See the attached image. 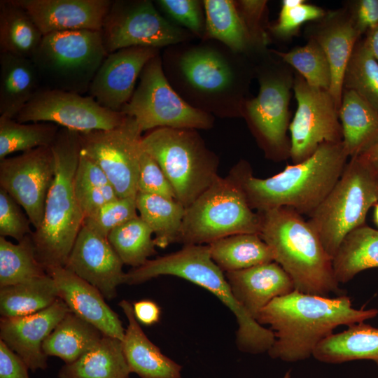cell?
<instances>
[{
  "instance_id": "7",
  "label": "cell",
  "mask_w": 378,
  "mask_h": 378,
  "mask_svg": "<svg viewBox=\"0 0 378 378\" xmlns=\"http://www.w3.org/2000/svg\"><path fill=\"white\" fill-rule=\"evenodd\" d=\"M141 146L158 163L185 208L219 176L218 157L197 130L156 128L142 136Z\"/></svg>"
},
{
  "instance_id": "13",
  "label": "cell",
  "mask_w": 378,
  "mask_h": 378,
  "mask_svg": "<svg viewBox=\"0 0 378 378\" xmlns=\"http://www.w3.org/2000/svg\"><path fill=\"white\" fill-rule=\"evenodd\" d=\"M100 32L107 54L136 46L162 50L195 39L166 18L150 0L112 1Z\"/></svg>"
},
{
  "instance_id": "35",
  "label": "cell",
  "mask_w": 378,
  "mask_h": 378,
  "mask_svg": "<svg viewBox=\"0 0 378 378\" xmlns=\"http://www.w3.org/2000/svg\"><path fill=\"white\" fill-rule=\"evenodd\" d=\"M43 37L29 15L14 0L0 1V52L31 59Z\"/></svg>"
},
{
  "instance_id": "25",
  "label": "cell",
  "mask_w": 378,
  "mask_h": 378,
  "mask_svg": "<svg viewBox=\"0 0 378 378\" xmlns=\"http://www.w3.org/2000/svg\"><path fill=\"white\" fill-rule=\"evenodd\" d=\"M359 35L352 18L333 13L320 24L312 38L328 59L331 71L328 92L338 111L342 104L345 69Z\"/></svg>"
},
{
  "instance_id": "48",
  "label": "cell",
  "mask_w": 378,
  "mask_h": 378,
  "mask_svg": "<svg viewBox=\"0 0 378 378\" xmlns=\"http://www.w3.org/2000/svg\"><path fill=\"white\" fill-rule=\"evenodd\" d=\"M108 184L111 183L103 170L80 150L74 182L76 196Z\"/></svg>"
},
{
  "instance_id": "42",
  "label": "cell",
  "mask_w": 378,
  "mask_h": 378,
  "mask_svg": "<svg viewBox=\"0 0 378 378\" xmlns=\"http://www.w3.org/2000/svg\"><path fill=\"white\" fill-rule=\"evenodd\" d=\"M154 4L169 20L190 31L195 38H204L205 14L203 1L156 0Z\"/></svg>"
},
{
  "instance_id": "41",
  "label": "cell",
  "mask_w": 378,
  "mask_h": 378,
  "mask_svg": "<svg viewBox=\"0 0 378 378\" xmlns=\"http://www.w3.org/2000/svg\"><path fill=\"white\" fill-rule=\"evenodd\" d=\"M270 51L293 66L309 85L329 90L330 67L324 51L315 40L312 38L305 46L288 52Z\"/></svg>"
},
{
  "instance_id": "16",
  "label": "cell",
  "mask_w": 378,
  "mask_h": 378,
  "mask_svg": "<svg viewBox=\"0 0 378 378\" xmlns=\"http://www.w3.org/2000/svg\"><path fill=\"white\" fill-rule=\"evenodd\" d=\"M126 118L88 95L41 88L15 119L20 122H52L82 133L115 128Z\"/></svg>"
},
{
  "instance_id": "54",
  "label": "cell",
  "mask_w": 378,
  "mask_h": 378,
  "mask_svg": "<svg viewBox=\"0 0 378 378\" xmlns=\"http://www.w3.org/2000/svg\"><path fill=\"white\" fill-rule=\"evenodd\" d=\"M359 156L378 171V141Z\"/></svg>"
},
{
  "instance_id": "26",
  "label": "cell",
  "mask_w": 378,
  "mask_h": 378,
  "mask_svg": "<svg viewBox=\"0 0 378 378\" xmlns=\"http://www.w3.org/2000/svg\"><path fill=\"white\" fill-rule=\"evenodd\" d=\"M41 88L31 59L0 52V117L15 119Z\"/></svg>"
},
{
  "instance_id": "46",
  "label": "cell",
  "mask_w": 378,
  "mask_h": 378,
  "mask_svg": "<svg viewBox=\"0 0 378 378\" xmlns=\"http://www.w3.org/2000/svg\"><path fill=\"white\" fill-rule=\"evenodd\" d=\"M137 192L176 200L174 188L164 172L143 148L139 160Z\"/></svg>"
},
{
  "instance_id": "34",
  "label": "cell",
  "mask_w": 378,
  "mask_h": 378,
  "mask_svg": "<svg viewBox=\"0 0 378 378\" xmlns=\"http://www.w3.org/2000/svg\"><path fill=\"white\" fill-rule=\"evenodd\" d=\"M207 245L212 260L225 272L274 261L272 249L258 234H236Z\"/></svg>"
},
{
  "instance_id": "51",
  "label": "cell",
  "mask_w": 378,
  "mask_h": 378,
  "mask_svg": "<svg viewBox=\"0 0 378 378\" xmlns=\"http://www.w3.org/2000/svg\"><path fill=\"white\" fill-rule=\"evenodd\" d=\"M360 34L378 24V0H361L351 17Z\"/></svg>"
},
{
  "instance_id": "14",
  "label": "cell",
  "mask_w": 378,
  "mask_h": 378,
  "mask_svg": "<svg viewBox=\"0 0 378 378\" xmlns=\"http://www.w3.org/2000/svg\"><path fill=\"white\" fill-rule=\"evenodd\" d=\"M142 133L127 115L115 128L79 133L81 151L103 170L119 198L136 196Z\"/></svg>"
},
{
  "instance_id": "4",
  "label": "cell",
  "mask_w": 378,
  "mask_h": 378,
  "mask_svg": "<svg viewBox=\"0 0 378 378\" xmlns=\"http://www.w3.org/2000/svg\"><path fill=\"white\" fill-rule=\"evenodd\" d=\"M258 213L259 235L272 249L274 261L292 279L295 290L325 297L343 295L335 276L332 258L301 214L288 207Z\"/></svg>"
},
{
  "instance_id": "36",
  "label": "cell",
  "mask_w": 378,
  "mask_h": 378,
  "mask_svg": "<svg viewBox=\"0 0 378 378\" xmlns=\"http://www.w3.org/2000/svg\"><path fill=\"white\" fill-rule=\"evenodd\" d=\"M136 209L139 216L155 235L157 247L164 248L178 242L186 208L176 200L137 192Z\"/></svg>"
},
{
  "instance_id": "23",
  "label": "cell",
  "mask_w": 378,
  "mask_h": 378,
  "mask_svg": "<svg viewBox=\"0 0 378 378\" xmlns=\"http://www.w3.org/2000/svg\"><path fill=\"white\" fill-rule=\"evenodd\" d=\"M225 275L235 299L255 320L274 299L295 290L292 279L275 261Z\"/></svg>"
},
{
  "instance_id": "38",
  "label": "cell",
  "mask_w": 378,
  "mask_h": 378,
  "mask_svg": "<svg viewBox=\"0 0 378 378\" xmlns=\"http://www.w3.org/2000/svg\"><path fill=\"white\" fill-rule=\"evenodd\" d=\"M59 129L52 122H20L0 117V160L17 152L51 146Z\"/></svg>"
},
{
  "instance_id": "33",
  "label": "cell",
  "mask_w": 378,
  "mask_h": 378,
  "mask_svg": "<svg viewBox=\"0 0 378 378\" xmlns=\"http://www.w3.org/2000/svg\"><path fill=\"white\" fill-rule=\"evenodd\" d=\"M332 267L339 284L378 267V230L364 225L349 232L332 258Z\"/></svg>"
},
{
  "instance_id": "1",
  "label": "cell",
  "mask_w": 378,
  "mask_h": 378,
  "mask_svg": "<svg viewBox=\"0 0 378 378\" xmlns=\"http://www.w3.org/2000/svg\"><path fill=\"white\" fill-rule=\"evenodd\" d=\"M161 50L167 80L192 107L223 118L242 117L254 66L247 57L207 38Z\"/></svg>"
},
{
  "instance_id": "31",
  "label": "cell",
  "mask_w": 378,
  "mask_h": 378,
  "mask_svg": "<svg viewBox=\"0 0 378 378\" xmlns=\"http://www.w3.org/2000/svg\"><path fill=\"white\" fill-rule=\"evenodd\" d=\"M59 298L54 279L46 274L0 287V314L4 318L34 314L49 307Z\"/></svg>"
},
{
  "instance_id": "24",
  "label": "cell",
  "mask_w": 378,
  "mask_h": 378,
  "mask_svg": "<svg viewBox=\"0 0 378 378\" xmlns=\"http://www.w3.org/2000/svg\"><path fill=\"white\" fill-rule=\"evenodd\" d=\"M119 306L128 321L122 343L130 372L140 378H181L182 366L162 354L147 337L135 318L132 304L122 300Z\"/></svg>"
},
{
  "instance_id": "53",
  "label": "cell",
  "mask_w": 378,
  "mask_h": 378,
  "mask_svg": "<svg viewBox=\"0 0 378 378\" xmlns=\"http://www.w3.org/2000/svg\"><path fill=\"white\" fill-rule=\"evenodd\" d=\"M364 43L378 62V24L368 31V35Z\"/></svg>"
},
{
  "instance_id": "20",
  "label": "cell",
  "mask_w": 378,
  "mask_h": 378,
  "mask_svg": "<svg viewBox=\"0 0 378 378\" xmlns=\"http://www.w3.org/2000/svg\"><path fill=\"white\" fill-rule=\"evenodd\" d=\"M69 312L60 298L49 307L36 314L12 318L1 317L0 340L17 354L34 372L48 367V356L43 350L47 337Z\"/></svg>"
},
{
  "instance_id": "19",
  "label": "cell",
  "mask_w": 378,
  "mask_h": 378,
  "mask_svg": "<svg viewBox=\"0 0 378 378\" xmlns=\"http://www.w3.org/2000/svg\"><path fill=\"white\" fill-rule=\"evenodd\" d=\"M123 265L107 237L83 225L64 267L111 300L117 295V288L125 284Z\"/></svg>"
},
{
  "instance_id": "47",
  "label": "cell",
  "mask_w": 378,
  "mask_h": 378,
  "mask_svg": "<svg viewBox=\"0 0 378 378\" xmlns=\"http://www.w3.org/2000/svg\"><path fill=\"white\" fill-rule=\"evenodd\" d=\"M234 2L258 53L261 55L266 52V47L270 42L266 31L268 27L264 26L267 1L241 0Z\"/></svg>"
},
{
  "instance_id": "9",
  "label": "cell",
  "mask_w": 378,
  "mask_h": 378,
  "mask_svg": "<svg viewBox=\"0 0 378 378\" xmlns=\"http://www.w3.org/2000/svg\"><path fill=\"white\" fill-rule=\"evenodd\" d=\"M107 55L100 31L72 30L43 36L31 59L41 88L84 95Z\"/></svg>"
},
{
  "instance_id": "11",
  "label": "cell",
  "mask_w": 378,
  "mask_h": 378,
  "mask_svg": "<svg viewBox=\"0 0 378 378\" xmlns=\"http://www.w3.org/2000/svg\"><path fill=\"white\" fill-rule=\"evenodd\" d=\"M260 58L261 61L254 66L259 92L246 101L242 117L265 157L280 162L290 157V141L286 132L291 83L267 52Z\"/></svg>"
},
{
  "instance_id": "55",
  "label": "cell",
  "mask_w": 378,
  "mask_h": 378,
  "mask_svg": "<svg viewBox=\"0 0 378 378\" xmlns=\"http://www.w3.org/2000/svg\"><path fill=\"white\" fill-rule=\"evenodd\" d=\"M374 218L376 224L378 225V203L374 205Z\"/></svg>"
},
{
  "instance_id": "27",
  "label": "cell",
  "mask_w": 378,
  "mask_h": 378,
  "mask_svg": "<svg viewBox=\"0 0 378 378\" xmlns=\"http://www.w3.org/2000/svg\"><path fill=\"white\" fill-rule=\"evenodd\" d=\"M339 117L349 157L362 155L378 141V112L354 91L343 89Z\"/></svg>"
},
{
  "instance_id": "8",
  "label": "cell",
  "mask_w": 378,
  "mask_h": 378,
  "mask_svg": "<svg viewBox=\"0 0 378 378\" xmlns=\"http://www.w3.org/2000/svg\"><path fill=\"white\" fill-rule=\"evenodd\" d=\"M377 203L378 171L360 156L351 158L335 185L307 221L333 258L345 237L364 225L368 211Z\"/></svg>"
},
{
  "instance_id": "18",
  "label": "cell",
  "mask_w": 378,
  "mask_h": 378,
  "mask_svg": "<svg viewBox=\"0 0 378 378\" xmlns=\"http://www.w3.org/2000/svg\"><path fill=\"white\" fill-rule=\"evenodd\" d=\"M161 52L148 47H130L111 52L104 59L88 95L102 106L120 112L132 97L146 64Z\"/></svg>"
},
{
  "instance_id": "32",
  "label": "cell",
  "mask_w": 378,
  "mask_h": 378,
  "mask_svg": "<svg viewBox=\"0 0 378 378\" xmlns=\"http://www.w3.org/2000/svg\"><path fill=\"white\" fill-rule=\"evenodd\" d=\"M104 335L69 311L45 340L43 350L47 356H56L71 363L90 350Z\"/></svg>"
},
{
  "instance_id": "29",
  "label": "cell",
  "mask_w": 378,
  "mask_h": 378,
  "mask_svg": "<svg viewBox=\"0 0 378 378\" xmlns=\"http://www.w3.org/2000/svg\"><path fill=\"white\" fill-rule=\"evenodd\" d=\"M205 32L203 38L218 41L250 59L258 56L234 1L203 0Z\"/></svg>"
},
{
  "instance_id": "39",
  "label": "cell",
  "mask_w": 378,
  "mask_h": 378,
  "mask_svg": "<svg viewBox=\"0 0 378 378\" xmlns=\"http://www.w3.org/2000/svg\"><path fill=\"white\" fill-rule=\"evenodd\" d=\"M153 234L138 216L113 229L108 240L124 265L139 267L156 253Z\"/></svg>"
},
{
  "instance_id": "50",
  "label": "cell",
  "mask_w": 378,
  "mask_h": 378,
  "mask_svg": "<svg viewBox=\"0 0 378 378\" xmlns=\"http://www.w3.org/2000/svg\"><path fill=\"white\" fill-rule=\"evenodd\" d=\"M24 360L0 340V378H29Z\"/></svg>"
},
{
  "instance_id": "44",
  "label": "cell",
  "mask_w": 378,
  "mask_h": 378,
  "mask_svg": "<svg viewBox=\"0 0 378 378\" xmlns=\"http://www.w3.org/2000/svg\"><path fill=\"white\" fill-rule=\"evenodd\" d=\"M22 207L0 188V237H10L18 241L31 234L29 218Z\"/></svg>"
},
{
  "instance_id": "37",
  "label": "cell",
  "mask_w": 378,
  "mask_h": 378,
  "mask_svg": "<svg viewBox=\"0 0 378 378\" xmlns=\"http://www.w3.org/2000/svg\"><path fill=\"white\" fill-rule=\"evenodd\" d=\"M38 261L31 234L13 244L0 237V287L46 274Z\"/></svg>"
},
{
  "instance_id": "17",
  "label": "cell",
  "mask_w": 378,
  "mask_h": 378,
  "mask_svg": "<svg viewBox=\"0 0 378 378\" xmlns=\"http://www.w3.org/2000/svg\"><path fill=\"white\" fill-rule=\"evenodd\" d=\"M55 169L50 146L34 148L0 160V188L22 207L35 230L42 224Z\"/></svg>"
},
{
  "instance_id": "3",
  "label": "cell",
  "mask_w": 378,
  "mask_h": 378,
  "mask_svg": "<svg viewBox=\"0 0 378 378\" xmlns=\"http://www.w3.org/2000/svg\"><path fill=\"white\" fill-rule=\"evenodd\" d=\"M349 158L344 144L323 143L307 160L288 165L282 172L260 178L241 160L229 175L238 183L249 206L257 212L288 207L309 216L335 185Z\"/></svg>"
},
{
  "instance_id": "49",
  "label": "cell",
  "mask_w": 378,
  "mask_h": 378,
  "mask_svg": "<svg viewBox=\"0 0 378 378\" xmlns=\"http://www.w3.org/2000/svg\"><path fill=\"white\" fill-rule=\"evenodd\" d=\"M76 197L84 218L94 214L106 204L119 198L111 184L92 189Z\"/></svg>"
},
{
  "instance_id": "5",
  "label": "cell",
  "mask_w": 378,
  "mask_h": 378,
  "mask_svg": "<svg viewBox=\"0 0 378 378\" xmlns=\"http://www.w3.org/2000/svg\"><path fill=\"white\" fill-rule=\"evenodd\" d=\"M162 275L175 276L213 293L235 316L238 328L236 344L242 352H268L274 332L260 325L235 299L225 275L212 260L207 244L185 245L176 252L148 260L125 274V283L135 285Z\"/></svg>"
},
{
  "instance_id": "15",
  "label": "cell",
  "mask_w": 378,
  "mask_h": 378,
  "mask_svg": "<svg viewBox=\"0 0 378 378\" xmlns=\"http://www.w3.org/2000/svg\"><path fill=\"white\" fill-rule=\"evenodd\" d=\"M293 90L298 108L289 125L290 158L297 164L323 143L342 142L343 135L339 111L328 90L309 85L300 75L295 79Z\"/></svg>"
},
{
  "instance_id": "2",
  "label": "cell",
  "mask_w": 378,
  "mask_h": 378,
  "mask_svg": "<svg viewBox=\"0 0 378 378\" xmlns=\"http://www.w3.org/2000/svg\"><path fill=\"white\" fill-rule=\"evenodd\" d=\"M377 309H357L346 295L334 298L296 290L274 299L261 310L256 321L269 325L275 341L267 352L286 362L305 360L318 344L340 326H350L376 317Z\"/></svg>"
},
{
  "instance_id": "56",
  "label": "cell",
  "mask_w": 378,
  "mask_h": 378,
  "mask_svg": "<svg viewBox=\"0 0 378 378\" xmlns=\"http://www.w3.org/2000/svg\"><path fill=\"white\" fill-rule=\"evenodd\" d=\"M290 371H288L286 372L283 378H290Z\"/></svg>"
},
{
  "instance_id": "45",
  "label": "cell",
  "mask_w": 378,
  "mask_h": 378,
  "mask_svg": "<svg viewBox=\"0 0 378 378\" xmlns=\"http://www.w3.org/2000/svg\"><path fill=\"white\" fill-rule=\"evenodd\" d=\"M324 15L323 9L305 4L304 1L293 6L281 4L278 20L267 29L274 36L285 38L295 34L305 22L321 19Z\"/></svg>"
},
{
  "instance_id": "30",
  "label": "cell",
  "mask_w": 378,
  "mask_h": 378,
  "mask_svg": "<svg viewBox=\"0 0 378 378\" xmlns=\"http://www.w3.org/2000/svg\"><path fill=\"white\" fill-rule=\"evenodd\" d=\"M130 373L122 340L104 335L78 359L65 363L58 378H130Z\"/></svg>"
},
{
  "instance_id": "6",
  "label": "cell",
  "mask_w": 378,
  "mask_h": 378,
  "mask_svg": "<svg viewBox=\"0 0 378 378\" xmlns=\"http://www.w3.org/2000/svg\"><path fill=\"white\" fill-rule=\"evenodd\" d=\"M50 147L55 175L42 224L31 234L36 257L46 270L66 265L84 220L74 186L81 150L79 132L60 127Z\"/></svg>"
},
{
  "instance_id": "40",
  "label": "cell",
  "mask_w": 378,
  "mask_h": 378,
  "mask_svg": "<svg viewBox=\"0 0 378 378\" xmlns=\"http://www.w3.org/2000/svg\"><path fill=\"white\" fill-rule=\"evenodd\" d=\"M343 89L356 92L378 112V62L364 41L356 44L346 65Z\"/></svg>"
},
{
  "instance_id": "21",
  "label": "cell",
  "mask_w": 378,
  "mask_h": 378,
  "mask_svg": "<svg viewBox=\"0 0 378 378\" xmlns=\"http://www.w3.org/2000/svg\"><path fill=\"white\" fill-rule=\"evenodd\" d=\"M43 36L72 31H101L111 0H14Z\"/></svg>"
},
{
  "instance_id": "28",
  "label": "cell",
  "mask_w": 378,
  "mask_h": 378,
  "mask_svg": "<svg viewBox=\"0 0 378 378\" xmlns=\"http://www.w3.org/2000/svg\"><path fill=\"white\" fill-rule=\"evenodd\" d=\"M347 327L321 342L312 356L327 363L370 360L378 365V328L364 322Z\"/></svg>"
},
{
  "instance_id": "10",
  "label": "cell",
  "mask_w": 378,
  "mask_h": 378,
  "mask_svg": "<svg viewBox=\"0 0 378 378\" xmlns=\"http://www.w3.org/2000/svg\"><path fill=\"white\" fill-rule=\"evenodd\" d=\"M261 218L249 206L238 183L229 174L218 176L186 208L178 242L209 244L242 233L260 234Z\"/></svg>"
},
{
  "instance_id": "52",
  "label": "cell",
  "mask_w": 378,
  "mask_h": 378,
  "mask_svg": "<svg viewBox=\"0 0 378 378\" xmlns=\"http://www.w3.org/2000/svg\"><path fill=\"white\" fill-rule=\"evenodd\" d=\"M135 318L139 323L151 326L160 318L161 309L158 304L150 300H141L133 303Z\"/></svg>"
},
{
  "instance_id": "43",
  "label": "cell",
  "mask_w": 378,
  "mask_h": 378,
  "mask_svg": "<svg viewBox=\"0 0 378 378\" xmlns=\"http://www.w3.org/2000/svg\"><path fill=\"white\" fill-rule=\"evenodd\" d=\"M136 197L118 198L106 204L94 214L85 218L83 225L108 238L113 229L138 216Z\"/></svg>"
},
{
  "instance_id": "22",
  "label": "cell",
  "mask_w": 378,
  "mask_h": 378,
  "mask_svg": "<svg viewBox=\"0 0 378 378\" xmlns=\"http://www.w3.org/2000/svg\"><path fill=\"white\" fill-rule=\"evenodd\" d=\"M55 281L59 297L70 312L98 328L104 335L122 341L125 329L101 292L64 267L46 270Z\"/></svg>"
},
{
  "instance_id": "12",
  "label": "cell",
  "mask_w": 378,
  "mask_h": 378,
  "mask_svg": "<svg viewBox=\"0 0 378 378\" xmlns=\"http://www.w3.org/2000/svg\"><path fill=\"white\" fill-rule=\"evenodd\" d=\"M120 113L133 118L142 132L160 127L209 130L215 117L186 102L164 74L161 52L150 59Z\"/></svg>"
}]
</instances>
